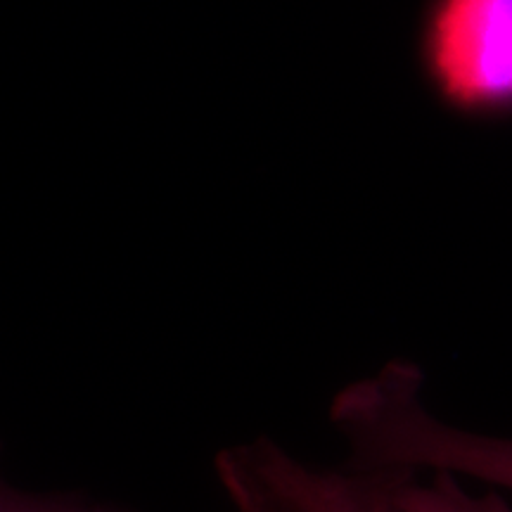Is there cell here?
I'll list each match as a JSON object with an SVG mask.
<instances>
[{
  "label": "cell",
  "mask_w": 512,
  "mask_h": 512,
  "mask_svg": "<svg viewBox=\"0 0 512 512\" xmlns=\"http://www.w3.org/2000/svg\"><path fill=\"white\" fill-rule=\"evenodd\" d=\"M216 477L240 512H389L387 470L313 465L266 437L226 448Z\"/></svg>",
  "instance_id": "obj_2"
},
{
  "label": "cell",
  "mask_w": 512,
  "mask_h": 512,
  "mask_svg": "<svg viewBox=\"0 0 512 512\" xmlns=\"http://www.w3.org/2000/svg\"><path fill=\"white\" fill-rule=\"evenodd\" d=\"M330 420L347 446V465L467 477L512 494V437L467 430L434 413L415 363L389 361L347 384L332 399Z\"/></svg>",
  "instance_id": "obj_1"
},
{
  "label": "cell",
  "mask_w": 512,
  "mask_h": 512,
  "mask_svg": "<svg viewBox=\"0 0 512 512\" xmlns=\"http://www.w3.org/2000/svg\"><path fill=\"white\" fill-rule=\"evenodd\" d=\"M425 53L451 105L475 112L512 107V0H437Z\"/></svg>",
  "instance_id": "obj_3"
},
{
  "label": "cell",
  "mask_w": 512,
  "mask_h": 512,
  "mask_svg": "<svg viewBox=\"0 0 512 512\" xmlns=\"http://www.w3.org/2000/svg\"><path fill=\"white\" fill-rule=\"evenodd\" d=\"M427 512H512L498 494L475 496L463 484H446L432 496Z\"/></svg>",
  "instance_id": "obj_5"
},
{
  "label": "cell",
  "mask_w": 512,
  "mask_h": 512,
  "mask_svg": "<svg viewBox=\"0 0 512 512\" xmlns=\"http://www.w3.org/2000/svg\"><path fill=\"white\" fill-rule=\"evenodd\" d=\"M0 512H124L107 503L91 501L86 496L69 494H29V491L12 489L0 477Z\"/></svg>",
  "instance_id": "obj_4"
}]
</instances>
